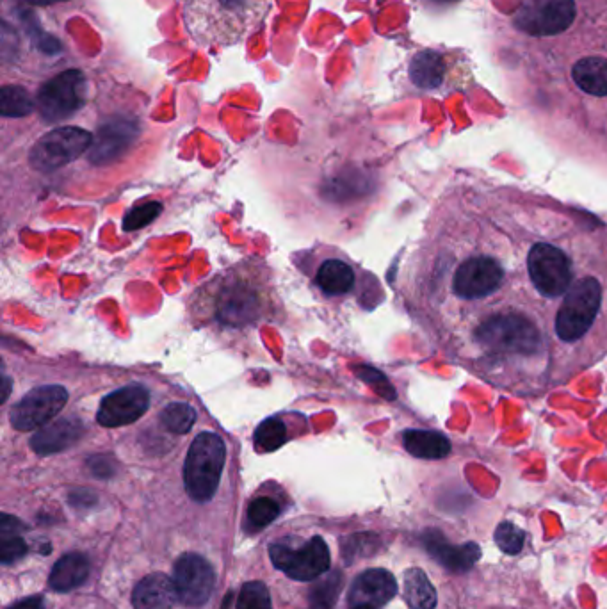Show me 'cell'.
I'll return each instance as SVG.
<instances>
[{
	"label": "cell",
	"instance_id": "cell-1",
	"mask_svg": "<svg viewBox=\"0 0 607 609\" xmlns=\"http://www.w3.org/2000/svg\"><path fill=\"white\" fill-rule=\"evenodd\" d=\"M442 355L494 389L543 396L607 355V223L494 184L442 196L419 259Z\"/></svg>",
	"mask_w": 607,
	"mask_h": 609
},
{
	"label": "cell",
	"instance_id": "cell-2",
	"mask_svg": "<svg viewBox=\"0 0 607 609\" xmlns=\"http://www.w3.org/2000/svg\"><path fill=\"white\" fill-rule=\"evenodd\" d=\"M187 33L200 47H232L266 22L273 0H177Z\"/></svg>",
	"mask_w": 607,
	"mask_h": 609
},
{
	"label": "cell",
	"instance_id": "cell-3",
	"mask_svg": "<svg viewBox=\"0 0 607 609\" xmlns=\"http://www.w3.org/2000/svg\"><path fill=\"white\" fill-rule=\"evenodd\" d=\"M225 460L227 447L216 433L205 431L193 440L184 463V485L191 499L198 503L211 501L218 490Z\"/></svg>",
	"mask_w": 607,
	"mask_h": 609
},
{
	"label": "cell",
	"instance_id": "cell-4",
	"mask_svg": "<svg viewBox=\"0 0 607 609\" xmlns=\"http://www.w3.org/2000/svg\"><path fill=\"white\" fill-rule=\"evenodd\" d=\"M212 316L221 325L243 328L259 319L262 312V298L259 289L243 278H227L216 282L211 291Z\"/></svg>",
	"mask_w": 607,
	"mask_h": 609
},
{
	"label": "cell",
	"instance_id": "cell-5",
	"mask_svg": "<svg viewBox=\"0 0 607 609\" xmlns=\"http://www.w3.org/2000/svg\"><path fill=\"white\" fill-rule=\"evenodd\" d=\"M93 145V136L79 127H59L36 141L29 163L34 170L54 171L79 159Z\"/></svg>",
	"mask_w": 607,
	"mask_h": 609
},
{
	"label": "cell",
	"instance_id": "cell-6",
	"mask_svg": "<svg viewBox=\"0 0 607 609\" xmlns=\"http://www.w3.org/2000/svg\"><path fill=\"white\" fill-rule=\"evenodd\" d=\"M269 558L276 569L296 581H314L330 569V551L321 536L308 540L298 549L289 545L273 544L269 547Z\"/></svg>",
	"mask_w": 607,
	"mask_h": 609
},
{
	"label": "cell",
	"instance_id": "cell-7",
	"mask_svg": "<svg viewBox=\"0 0 607 609\" xmlns=\"http://www.w3.org/2000/svg\"><path fill=\"white\" fill-rule=\"evenodd\" d=\"M84 104V75L79 70H66L41 86L36 106L45 122L65 120Z\"/></svg>",
	"mask_w": 607,
	"mask_h": 609
},
{
	"label": "cell",
	"instance_id": "cell-8",
	"mask_svg": "<svg viewBox=\"0 0 607 609\" xmlns=\"http://www.w3.org/2000/svg\"><path fill=\"white\" fill-rule=\"evenodd\" d=\"M574 20V0H524L515 13L518 29L531 36L563 33Z\"/></svg>",
	"mask_w": 607,
	"mask_h": 609
},
{
	"label": "cell",
	"instance_id": "cell-9",
	"mask_svg": "<svg viewBox=\"0 0 607 609\" xmlns=\"http://www.w3.org/2000/svg\"><path fill=\"white\" fill-rule=\"evenodd\" d=\"M68 401V392L61 385H43L31 390L11 408L9 419L18 431H33L52 423Z\"/></svg>",
	"mask_w": 607,
	"mask_h": 609
},
{
	"label": "cell",
	"instance_id": "cell-10",
	"mask_svg": "<svg viewBox=\"0 0 607 609\" xmlns=\"http://www.w3.org/2000/svg\"><path fill=\"white\" fill-rule=\"evenodd\" d=\"M173 583L179 601L198 608L211 599L216 586V572L200 554H184L175 563Z\"/></svg>",
	"mask_w": 607,
	"mask_h": 609
},
{
	"label": "cell",
	"instance_id": "cell-11",
	"mask_svg": "<svg viewBox=\"0 0 607 609\" xmlns=\"http://www.w3.org/2000/svg\"><path fill=\"white\" fill-rule=\"evenodd\" d=\"M150 405V394L148 390L139 383H130L127 387L114 390L102 399L98 408V424L106 428H120L127 424L136 423L139 417H143Z\"/></svg>",
	"mask_w": 607,
	"mask_h": 609
},
{
	"label": "cell",
	"instance_id": "cell-12",
	"mask_svg": "<svg viewBox=\"0 0 607 609\" xmlns=\"http://www.w3.org/2000/svg\"><path fill=\"white\" fill-rule=\"evenodd\" d=\"M397 593L396 577L389 570L371 569L355 579L349 590V606H373L381 608L389 604Z\"/></svg>",
	"mask_w": 607,
	"mask_h": 609
},
{
	"label": "cell",
	"instance_id": "cell-13",
	"mask_svg": "<svg viewBox=\"0 0 607 609\" xmlns=\"http://www.w3.org/2000/svg\"><path fill=\"white\" fill-rule=\"evenodd\" d=\"M422 544L433 560H437L444 569L458 574L469 572L481 558V547L478 544L474 542L463 545L447 544L446 538L438 531L424 533Z\"/></svg>",
	"mask_w": 607,
	"mask_h": 609
},
{
	"label": "cell",
	"instance_id": "cell-14",
	"mask_svg": "<svg viewBox=\"0 0 607 609\" xmlns=\"http://www.w3.org/2000/svg\"><path fill=\"white\" fill-rule=\"evenodd\" d=\"M84 435V426L77 419H57L54 423L45 424L31 439V447L38 455L61 453L73 444H77Z\"/></svg>",
	"mask_w": 607,
	"mask_h": 609
},
{
	"label": "cell",
	"instance_id": "cell-15",
	"mask_svg": "<svg viewBox=\"0 0 607 609\" xmlns=\"http://www.w3.org/2000/svg\"><path fill=\"white\" fill-rule=\"evenodd\" d=\"M175 601H179L175 583L164 574L146 576L132 593L134 609H170Z\"/></svg>",
	"mask_w": 607,
	"mask_h": 609
},
{
	"label": "cell",
	"instance_id": "cell-16",
	"mask_svg": "<svg viewBox=\"0 0 607 609\" xmlns=\"http://www.w3.org/2000/svg\"><path fill=\"white\" fill-rule=\"evenodd\" d=\"M90 576V560L81 553L65 554L50 572L49 585L56 592H72Z\"/></svg>",
	"mask_w": 607,
	"mask_h": 609
},
{
	"label": "cell",
	"instance_id": "cell-17",
	"mask_svg": "<svg viewBox=\"0 0 607 609\" xmlns=\"http://www.w3.org/2000/svg\"><path fill=\"white\" fill-rule=\"evenodd\" d=\"M132 136L134 130L129 123H113L102 127V130H98V139L91 152V161L95 163L113 161L129 147Z\"/></svg>",
	"mask_w": 607,
	"mask_h": 609
},
{
	"label": "cell",
	"instance_id": "cell-18",
	"mask_svg": "<svg viewBox=\"0 0 607 609\" xmlns=\"http://www.w3.org/2000/svg\"><path fill=\"white\" fill-rule=\"evenodd\" d=\"M403 444L410 455L424 460H440L451 453V442L437 431H405Z\"/></svg>",
	"mask_w": 607,
	"mask_h": 609
},
{
	"label": "cell",
	"instance_id": "cell-19",
	"mask_svg": "<svg viewBox=\"0 0 607 609\" xmlns=\"http://www.w3.org/2000/svg\"><path fill=\"white\" fill-rule=\"evenodd\" d=\"M446 75V63L438 52L422 50L410 63V79L422 90L438 88Z\"/></svg>",
	"mask_w": 607,
	"mask_h": 609
},
{
	"label": "cell",
	"instance_id": "cell-20",
	"mask_svg": "<svg viewBox=\"0 0 607 609\" xmlns=\"http://www.w3.org/2000/svg\"><path fill=\"white\" fill-rule=\"evenodd\" d=\"M574 81L590 95L607 97V59L584 57L574 66Z\"/></svg>",
	"mask_w": 607,
	"mask_h": 609
},
{
	"label": "cell",
	"instance_id": "cell-21",
	"mask_svg": "<svg viewBox=\"0 0 607 609\" xmlns=\"http://www.w3.org/2000/svg\"><path fill=\"white\" fill-rule=\"evenodd\" d=\"M316 282L324 293L339 296L351 291L355 285V273L342 260H326L317 271Z\"/></svg>",
	"mask_w": 607,
	"mask_h": 609
},
{
	"label": "cell",
	"instance_id": "cell-22",
	"mask_svg": "<svg viewBox=\"0 0 607 609\" xmlns=\"http://www.w3.org/2000/svg\"><path fill=\"white\" fill-rule=\"evenodd\" d=\"M405 599L412 609L437 608V590L431 585L424 570L410 569L406 572Z\"/></svg>",
	"mask_w": 607,
	"mask_h": 609
},
{
	"label": "cell",
	"instance_id": "cell-23",
	"mask_svg": "<svg viewBox=\"0 0 607 609\" xmlns=\"http://www.w3.org/2000/svg\"><path fill=\"white\" fill-rule=\"evenodd\" d=\"M342 581H344V577L339 570H335L326 579L312 586L310 592H308L310 609H332L337 599H339Z\"/></svg>",
	"mask_w": 607,
	"mask_h": 609
},
{
	"label": "cell",
	"instance_id": "cell-24",
	"mask_svg": "<svg viewBox=\"0 0 607 609\" xmlns=\"http://www.w3.org/2000/svg\"><path fill=\"white\" fill-rule=\"evenodd\" d=\"M287 442V426L284 421L269 417L266 421L260 423L259 428L255 431V447L259 453H271Z\"/></svg>",
	"mask_w": 607,
	"mask_h": 609
},
{
	"label": "cell",
	"instance_id": "cell-25",
	"mask_svg": "<svg viewBox=\"0 0 607 609\" xmlns=\"http://www.w3.org/2000/svg\"><path fill=\"white\" fill-rule=\"evenodd\" d=\"M34 109L33 98L18 86H4L0 91V111L6 118H22Z\"/></svg>",
	"mask_w": 607,
	"mask_h": 609
},
{
	"label": "cell",
	"instance_id": "cell-26",
	"mask_svg": "<svg viewBox=\"0 0 607 609\" xmlns=\"http://www.w3.org/2000/svg\"><path fill=\"white\" fill-rule=\"evenodd\" d=\"M280 515V504L271 497H259L250 504L248 515H246V529L250 533H257L268 528L271 522H275Z\"/></svg>",
	"mask_w": 607,
	"mask_h": 609
},
{
	"label": "cell",
	"instance_id": "cell-27",
	"mask_svg": "<svg viewBox=\"0 0 607 609\" xmlns=\"http://www.w3.org/2000/svg\"><path fill=\"white\" fill-rule=\"evenodd\" d=\"M161 421L166 430L182 435L195 426V408L187 403H173L162 410Z\"/></svg>",
	"mask_w": 607,
	"mask_h": 609
},
{
	"label": "cell",
	"instance_id": "cell-28",
	"mask_svg": "<svg viewBox=\"0 0 607 609\" xmlns=\"http://www.w3.org/2000/svg\"><path fill=\"white\" fill-rule=\"evenodd\" d=\"M237 609H273L268 588L259 581H250L241 588Z\"/></svg>",
	"mask_w": 607,
	"mask_h": 609
},
{
	"label": "cell",
	"instance_id": "cell-29",
	"mask_svg": "<svg viewBox=\"0 0 607 609\" xmlns=\"http://www.w3.org/2000/svg\"><path fill=\"white\" fill-rule=\"evenodd\" d=\"M524 542L526 533L511 522H502L499 528L495 529V544L499 545L502 553L518 554L524 549Z\"/></svg>",
	"mask_w": 607,
	"mask_h": 609
},
{
	"label": "cell",
	"instance_id": "cell-30",
	"mask_svg": "<svg viewBox=\"0 0 607 609\" xmlns=\"http://www.w3.org/2000/svg\"><path fill=\"white\" fill-rule=\"evenodd\" d=\"M161 212L162 205L159 202H150L145 203V205H139V207H134V209L125 216L123 228H125L127 232L139 230V228L146 227V225H150L152 221L157 220V218L161 216Z\"/></svg>",
	"mask_w": 607,
	"mask_h": 609
},
{
	"label": "cell",
	"instance_id": "cell-31",
	"mask_svg": "<svg viewBox=\"0 0 607 609\" xmlns=\"http://www.w3.org/2000/svg\"><path fill=\"white\" fill-rule=\"evenodd\" d=\"M376 545H378V538L365 533V535L349 536L340 547L344 549L346 560L353 561V558H360V556H373Z\"/></svg>",
	"mask_w": 607,
	"mask_h": 609
},
{
	"label": "cell",
	"instance_id": "cell-32",
	"mask_svg": "<svg viewBox=\"0 0 607 609\" xmlns=\"http://www.w3.org/2000/svg\"><path fill=\"white\" fill-rule=\"evenodd\" d=\"M27 553V545L20 536H8V538H2V545H0V561L4 565L9 563H15V561L24 558Z\"/></svg>",
	"mask_w": 607,
	"mask_h": 609
},
{
	"label": "cell",
	"instance_id": "cell-33",
	"mask_svg": "<svg viewBox=\"0 0 607 609\" xmlns=\"http://www.w3.org/2000/svg\"><path fill=\"white\" fill-rule=\"evenodd\" d=\"M357 374L365 383L373 385L376 392H380L381 396L389 399L394 398V392H389V390H392V387L387 383L383 374L374 371L371 367H358Z\"/></svg>",
	"mask_w": 607,
	"mask_h": 609
},
{
	"label": "cell",
	"instance_id": "cell-34",
	"mask_svg": "<svg viewBox=\"0 0 607 609\" xmlns=\"http://www.w3.org/2000/svg\"><path fill=\"white\" fill-rule=\"evenodd\" d=\"M24 531L25 526L20 520L11 517L8 513H2V517H0V538L20 536Z\"/></svg>",
	"mask_w": 607,
	"mask_h": 609
},
{
	"label": "cell",
	"instance_id": "cell-35",
	"mask_svg": "<svg viewBox=\"0 0 607 609\" xmlns=\"http://www.w3.org/2000/svg\"><path fill=\"white\" fill-rule=\"evenodd\" d=\"M90 469L97 478H111L114 474V463L109 456L90 458Z\"/></svg>",
	"mask_w": 607,
	"mask_h": 609
},
{
	"label": "cell",
	"instance_id": "cell-36",
	"mask_svg": "<svg viewBox=\"0 0 607 609\" xmlns=\"http://www.w3.org/2000/svg\"><path fill=\"white\" fill-rule=\"evenodd\" d=\"M70 503L77 508H88L91 504L97 503V497L93 496L88 490H77L70 494Z\"/></svg>",
	"mask_w": 607,
	"mask_h": 609
},
{
	"label": "cell",
	"instance_id": "cell-37",
	"mask_svg": "<svg viewBox=\"0 0 607 609\" xmlns=\"http://www.w3.org/2000/svg\"><path fill=\"white\" fill-rule=\"evenodd\" d=\"M8 609H45V602L41 597H27L24 601L15 602Z\"/></svg>",
	"mask_w": 607,
	"mask_h": 609
},
{
	"label": "cell",
	"instance_id": "cell-38",
	"mask_svg": "<svg viewBox=\"0 0 607 609\" xmlns=\"http://www.w3.org/2000/svg\"><path fill=\"white\" fill-rule=\"evenodd\" d=\"M9 389H11V383H9L8 376H4V398H2V401H6L9 398V392H11Z\"/></svg>",
	"mask_w": 607,
	"mask_h": 609
},
{
	"label": "cell",
	"instance_id": "cell-39",
	"mask_svg": "<svg viewBox=\"0 0 607 609\" xmlns=\"http://www.w3.org/2000/svg\"><path fill=\"white\" fill-rule=\"evenodd\" d=\"M27 2H31V4H36V6H47V4H54V2H61V0H27Z\"/></svg>",
	"mask_w": 607,
	"mask_h": 609
},
{
	"label": "cell",
	"instance_id": "cell-40",
	"mask_svg": "<svg viewBox=\"0 0 607 609\" xmlns=\"http://www.w3.org/2000/svg\"><path fill=\"white\" fill-rule=\"evenodd\" d=\"M353 609H376V608H373V606H357V608H353Z\"/></svg>",
	"mask_w": 607,
	"mask_h": 609
}]
</instances>
